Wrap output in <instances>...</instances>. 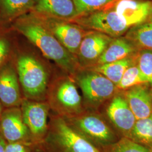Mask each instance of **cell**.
<instances>
[{"instance_id":"cell-1","label":"cell","mask_w":152,"mask_h":152,"mask_svg":"<svg viewBox=\"0 0 152 152\" xmlns=\"http://www.w3.org/2000/svg\"><path fill=\"white\" fill-rule=\"evenodd\" d=\"M15 28L66 74L73 77L81 68L76 56L65 49L41 22L27 20L18 23Z\"/></svg>"},{"instance_id":"cell-2","label":"cell","mask_w":152,"mask_h":152,"mask_svg":"<svg viewBox=\"0 0 152 152\" xmlns=\"http://www.w3.org/2000/svg\"><path fill=\"white\" fill-rule=\"evenodd\" d=\"M38 152H103L59 115H50L48 130Z\"/></svg>"},{"instance_id":"cell-3","label":"cell","mask_w":152,"mask_h":152,"mask_svg":"<svg viewBox=\"0 0 152 152\" xmlns=\"http://www.w3.org/2000/svg\"><path fill=\"white\" fill-rule=\"evenodd\" d=\"M46 101L52 113L63 118L80 114L86 109L72 76H59L50 82Z\"/></svg>"},{"instance_id":"cell-4","label":"cell","mask_w":152,"mask_h":152,"mask_svg":"<svg viewBox=\"0 0 152 152\" xmlns=\"http://www.w3.org/2000/svg\"><path fill=\"white\" fill-rule=\"evenodd\" d=\"M73 77L81 91L83 104L87 110L100 112L119 91L107 77L90 69L80 68Z\"/></svg>"},{"instance_id":"cell-5","label":"cell","mask_w":152,"mask_h":152,"mask_svg":"<svg viewBox=\"0 0 152 152\" xmlns=\"http://www.w3.org/2000/svg\"><path fill=\"white\" fill-rule=\"evenodd\" d=\"M63 118L73 130L101 149L120 138L100 112L85 110L80 114Z\"/></svg>"},{"instance_id":"cell-6","label":"cell","mask_w":152,"mask_h":152,"mask_svg":"<svg viewBox=\"0 0 152 152\" xmlns=\"http://www.w3.org/2000/svg\"><path fill=\"white\" fill-rule=\"evenodd\" d=\"M16 72L24 98L46 101L50 81L44 65L31 55H22L16 61Z\"/></svg>"},{"instance_id":"cell-7","label":"cell","mask_w":152,"mask_h":152,"mask_svg":"<svg viewBox=\"0 0 152 152\" xmlns=\"http://www.w3.org/2000/svg\"><path fill=\"white\" fill-rule=\"evenodd\" d=\"M20 108L24 124L29 130L33 142L37 148L44 140L48 130L50 110L46 101H34L23 98Z\"/></svg>"},{"instance_id":"cell-8","label":"cell","mask_w":152,"mask_h":152,"mask_svg":"<svg viewBox=\"0 0 152 152\" xmlns=\"http://www.w3.org/2000/svg\"><path fill=\"white\" fill-rule=\"evenodd\" d=\"M103 108L104 116L120 137L129 138L137 120L122 92H117Z\"/></svg>"},{"instance_id":"cell-9","label":"cell","mask_w":152,"mask_h":152,"mask_svg":"<svg viewBox=\"0 0 152 152\" xmlns=\"http://www.w3.org/2000/svg\"><path fill=\"white\" fill-rule=\"evenodd\" d=\"M0 133L7 143L24 142L34 144L31 134L24 122L20 107L4 110L0 117Z\"/></svg>"},{"instance_id":"cell-10","label":"cell","mask_w":152,"mask_h":152,"mask_svg":"<svg viewBox=\"0 0 152 152\" xmlns=\"http://www.w3.org/2000/svg\"><path fill=\"white\" fill-rule=\"evenodd\" d=\"M81 22L87 27L113 38L119 37L130 28L114 10L96 11L85 17Z\"/></svg>"},{"instance_id":"cell-11","label":"cell","mask_w":152,"mask_h":152,"mask_svg":"<svg viewBox=\"0 0 152 152\" xmlns=\"http://www.w3.org/2000/svg\"><path fill=\"white\" fill-rule=\"evenodd\" d=\"M113 38L101 32L90 33L83 37L77 55L81 68H88L96 64Z\"/></svg>"},{"instance_id":"cell-12","label":"cell","mask_w":152,"mask_h":152,"mask_svg":"<svg viewBox=\"0 0 152 152\" xmlns=\"http://www.w3.org/2000/svg\"><path fill=\"white\" fill-rule=\"evenodd\" d=\"M18 76L15 69L6 65L0 69V102L6 108L20 107L22 94Z\"/></svg>"},{"instance_id":"cell-13","label":"cell","mask_w":152,"mask_h":152,"mask_svg":"<svg viewBox=\"0 0 152 152\" xmlns=\"http://www.w3.org/2000/svg\"><path fill=\"white\" fill-rule=\"evenodd\" d=\"M136 120L145 118L152 114V88L141 84L121 91Z\"/></svg>"},{"instance_id":"cell-14","label":"cell","mask_w":152,"mask_h":152,"mask_svg":"<svg viewBox=\"0 0 152 152\" xmlns=\"http://www.w3.org/2000/svg\"><path fill=\"white\" fill-rule=\"evenodd\" d=\"M114 11L130 27L143 23L152 15V3L137 0H120Z\"/></svg>"},{"instance_id":"cell-15","label":"cell","mask_w":152,"mask_h":152,"mask_svg":"<svg viewBox=\"0 0 152 152\" xmlns=\"http://www.w3.org/2000/svg\"><path fill=\"white\" fill-rule=\"evenodd\" d=\"M47 28L61 45L71 54L77 57L82 40L81 30L76 26L63 22L48 21Z\"/></svg>"},{"instance_id":"cell-16","label":"cell","mask_w":152,"mask_h":152,"mask_svg":"<svg viewBox=\"0 0 152 152\" xmlns=\"http://www.w3.org/2000/svg\"><path fill=\"white\" fill-rule=\"evenodd\" d=\"M33 11L60 19L73 18L78 14L72 0H34Z\"/></svg>"},{"instance_id":"cell-17","label":"cell","mask_w":152,"mask_h":152,"mask_svg":"<svg viewBox=\"0 0 152 152\" xmlns=\"http://www.w3.org/2000/svg\"><path fill=\"white\" fill-rule=\"evenodd\" d=\"M139 48L127 38H113L95 65L112 63L136 55Z\"/></svg>"},{"instance_id":"cell-18","label":"cell","mask_w":152,"mask_h":152,"mask_svg":"<svg viewBox=\"0 0 152 152\" xmlns=\"http://www.w3.org/2000/svg\"><path fill=\"white\" fill-rule=\"evenodd\" d=\"M135 56L136 55L112 63L94 65L87 69L101 73L117 86L120 83L126 71L130 66L135 64Z\"/></svg>"},{"instance_id":"cell-19","label":"cell","mask_w":152,"mask_h":152,"mask_svg":"<svg viewBox=\"0 0 152 152\" xmlns=\"http://www.w3.org/2000/svg\"><path fill=\"white\" fill-rule=\"evenodd\" d=\"M126 38L139 49L152 50V21L133 27Z\"/></svg>"},{"instance_id":"cell-20","label":"cell","mask_w":152,"mask_h":152,"mask_svg":"<svg viewBox=\"0 0 152 152\" xmlns=\"http://www.w3.org/2000/svg\"><path fill=\"white\" fill-rule=\"evenodd\" d=\"M129 138L152 149V114L145 118L137 120Z\"/></svg>"},{"instance_id":"cell-21","label":"cell","mask_w":152,"mask_h":152,"mask_svg":"<svg viewBox=\"0 0 152 152\" xmlns=\"http://www.w3.org/2000/svg\"><path fill=\"white\" fill-rule=\"evenodd\" d=\"M146 83L149 84L135 63L126 71L117 88L119 91H123L131 87Z\"/></svg>"},{"instance_id":"cell-22","label":"cell","mask_w":152,"mask_h":152,"mask_svg":"<svg viewBox=\"0 0 152 152\" xmlns=\"http://www.w3.org/2000/svg\"><path fill=\"white\" fill-rule=\"evenodd\" d=\"M103 152H151V149L130 138L121 137L117 141L102 148Z\"/></svg>"},{"instance_id":"cell-23","label":"cell","mask_w":152,"mask_h":152,"mask_svg":"<svg viewBox=\"0 0 152 152\" xmlns=\"http://www.w3.org/2000/svg\"><path fill=\"white\" fill-rule=\"evenodd\" d=\"M34 0H0L3 13L7 17L18 16L32 9Z\"/></svg>"},{"instance_id":"cell-24","label":"cell","mask_w":152,"mask_h":152,"mask_svg":"<svg viewBox=\"0 0 152 152\" xmlns=\"http://www.w3.org/2000/svg\"><path fill=\"white\" fill-rule=\"evenodd\" d=\"M135 63L152 86V50L141 49L135 56Z\"/></svg>"},{"instance_id":"cell-25","label":"cell","mask_w":152,"mask_h":152,"mask_svg":"<svg viewBox=\"0 0 152 152\" xmlns=\"http://www.w3.org/2000/svg\"><path fill=\"white\" fill-rule=\"evenodd\" d=\"M77 14L95 11L114 0H72Z\"/></svg>"},{"instance_id":"cell-26","label":"cell","mask_w":152,"mask_h":152,"mask_svg":"<svg viewBox=\"0 0 152 152\" xmlns=\"http://www.w3.org/2000/svg\"><path fill=\"white\" fill-rule=\"evenodd\" d=\"M5 152H38L36 146L32 143H7Z\"/></svg>"},{"instance_id":"cell-27","label":"cell","mask_w":152,"mask_h":152,"mask_svg":"<svg viewBox=\"0 0 152 152\" xmlns=\"http://www.w3.org/2000/svg\"><path fill=\"white\" fill-rule=\"evenodd\" d=\"M9 53V45L4 39L0 38V68L2 66L4 62Z\"/></svg>"},{"instance_id":"cell-28","label":"cell","mask_w":152,"mask_h":152,"mask_svg":"<svg viewBox=\"0 0 152 152\" xmlns=\"http://www.w3.org/2000/svg\"><path fill=\"white\" fill-rule=\"evenodd\" d=\"M7 143V141L0 133V152H5Z\"/></svg>"},{"instance_id":"cell-29","label":"cell","mask_w":152,"mask_h":152,"mask_svg":"<svg viewBox=\"0 0 152 152\" xmlns=\"http://www.w3.org/2000/svg\"><path fill=\"white\" fill-rule=\"evenodd\" d=\"M3 111H4L3 105H2V103H1V102H0V117H1V114L2 113Z\"/></svg>"},{"instance_id":"cell-30","label":"cell","mask_w":152,"mask_h":152,"mask_svg":"<svg viewBox=\"0 0 152 152\" xmlns=\"http://www.w3.org/2000/svg\"><path fill=\"white\" fill-rule=\"evenodd\" d=\"M151 152H152V149H151Z\"/></svg>"},{"instance_id":"cell-31","label":"cell","mask_w":152,"mask_h":152,"mask_svg":"<svg viewBox=\"0 0 152 152\" xmlns=\"http://www.w3.org/2000/svg\"></svg>"}]
</instances>
